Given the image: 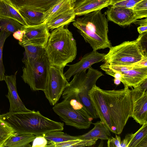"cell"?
Here are the masks:
<instances>
[{"label":"cell","instance_id":"6da1fadb","mask_svg":"<svg viewBox=\"0 0 147 147\" xmlns=\"http://www.w3.org/2000/svg\"><path fill=\"white\" fill-rule=\"evenodd\" d=\"M14 130L16 135H42L55 131H63V123L52 120L42 115L39 111L8 112L0 115Z\"/></svg>","mask_w":147,"mask_h":147},{"label":"cell","instance_id":"7a4b0ae2","mask_svg":"<svg viewBox=\"0 0 147 147\" xmlns=\"http://www.w3.org/2000/svg\"><path fill=\"white\" fill-rule=\"evenodd\" d=\"M108 22L105 14L100 10L75 19L73 24L93 50L97 51L112 46L108 35Z\"/></svg>","mask_w":147,"mask_h":147},{"label":"cell","instance_id":"3957f363","mask_svg":"<svg viewBox=\"0 0 147 147\" xmlns=\"http://www.w3.org/2000/svg\"><path fill=\"white\" fill-rule=\"evenodd\" d=\"M45 54L50 64L65 67L76 58L77 47L72 32L67 28L55 29L50 35L46 47Z\"/></svg>","mask_w":147,"mask_h":147},{"label":"cell","instance_id":"277c9868","mask_svg":"<svg viewBox=\"0 0 147 147\" xmlns=\"http://www.w3.org/2000/svg\"><path fill=\"white\" fill-rule=\"evenodd\" d=\"M102 92L111 119L113 133L121 134L129 118L131 117L132 102L130 90L127 86L119 90Z\"/></svg>","mask_w":147,"mask_h":147},{"label":"cell","instance_id":"5b68a950","mask_svg":"<svg viewBox=\"0 0 147 147\" xmlns=\"http://www.w3.org/2000/svg\"><path fill=\"white\" fill-rule=\"evenodd\" d=\"M53 107L55 113L68 125L79 129H87L93 119L79 101L77 94L67 96Z\"/></svg>","mask_w":147,"mask_h":147},{"label":"cell","instance_id":"8992f818","mask_svg":"<svg viewBox=\"0 0 147 147\" xmlns=\"http://www.w3.org/2000/svg\"><path fill=\"white\" fill-rule=\"evenodd\" d=\"M25 65L21 77L34 91L46 90L50 64L45 54L36 57L23 58Z\"/></svg>","mask_w":147,"mask_h":147},{"label":"cell","instance_id":"52a82bcc","mask_svg":"<svg viewBox=\"0 0 147 147\" xmlns=\"http://www.w3.org/2000/svg\"><path fill=\"white\" fill-rule=\"evenodd\" d=\"M145 57L135 40L124 41L117 45L111 46L105 54L104 61L112 65L132 66Z\"/></svg>","mask_w":147,"mask_h":147},{"label":"cell","instance_id":"ba28073f","mask_svg":"<svg viewBox=\"0 0 147 147\" xmlns=\"http://www.w3.org/2000/svg\"><path fill=\"white\" fill-rule=\"evenodd\" d=\"M64 68L50 65L46 90L44 92L52 106L57 103L69 83L63 72Z\"/></svg>","mask_w":147,"mask_h":147},{"label":"cell","instance_id":"9c48e42d","mask_svg":"<svg viewBox=\"0 0 147 147\" xmlns=\"http://www.w3.org/2000/svg\"><path fill=\"white\" fill-rule=\"evenodd\" d=\"M84 70L74 75L72 80L69 82L62 94V98L73 94H77L83 91H89L96 84L98 79L103 75L97 69L90 67L88 72Z\"/></svg>","mask_w":147,"mask_h":147},{"label":"cell","instance_id":"30bf717a","mask_svg":"<svg viewBox=\"0 0 147 147\" xmlns=\"http://www.w3.org/2000/svg\"><path fill=\"white\" fill-rule=\"evenodd\" d=\"M25 32L22 40L19 44L24 47L28 45L40 47L45 49L50 33L45 24L34 26H24Z\"/></svg>","mask_w":147,"mask_h":147},{"label":"cell","instance_id":"8fae6325","mask_svg":"<svg viewBox=\"0 0 147 147\" xmlns=\"http://www.w3.org/2000/svg\"><path fill=\"white\" fill-rule=\"evenodd\" d=\"M132 102L131 117L140 125L147 122V91L139 86L130 90Z\"/></svg>","mask_w":147,"mask_h":147},{"label":"cell","instance_id":"7c38bea8","mask_svg":"<svg viewBox=\"0 0 147 147\" xmlns=\"http://www.w3.org/2000/svg\"><path fill=\"white\" fill-rule=\"evenodd\" d=\"M88 94L96 111L98 118L113 133L111 119L102 89L96 84L88 92Z\"/></svg>","mask_w":147,"mask_h":147},{"label":"cell","instance_id":"4fadbf2b","mask_svg":"<svg viewBox=\"0 0 147 147\" xmlns=\"http://www.w3.org/2000/svg\"><path fill=\"white\" fill-rule=\"evenodd\" d=\"M105 53H100L97 51L93 50L86 54L78 62L72 65H67L69 67L68 70L64 73L68 81L71 77L75 74L86 70L94 64L104 61Z\"/></svg>","mask_w":147,"mask_h":147},{"label":"cell","instance_id":"5bb4252c","mask_svg":"<svg viewBox=\"0 0 147 147\" xmlns=\"http://www.w3.org/2000/svg\"><path fill=\"white\" fill-rule=\"evenodd\" d=\"M18 71L14 74L5 75L4 80L8 89L6 95L10 103L9 112L13 113L26 112L32 111L27 108L20 98L18 93L16 79Z\"/></svg>","mask_w":147,"mask_h":147},{"label":"cell","instance_id":"9a60e30c","mask_svg":"<svg viewBox=\"0 0 147 147\" xmlns=\"http://www.w3.org/2000/svg\"><path fill=\"white\" fill-rule=\"evenodd\" d=\"M104 13L108 20L121 26L129 25L138 19L134 11L128 8L111 6Z\"/></svg>","mask_w":147,"mask_h":147},{"label":"cell","instance_id":"2e32d148","mask_svg":"<svg viewBox=\"0 0 147 147\" xmlns=\"http://www.w3.org/2000/svg\"><path fill=\"white\" fill-rule=\"evenodd\" d=\"M59 0H9L17 10L26 9L44 13Z\"/></svg>","mask_w":147,"mask_h":147},{"label":"cell","instance_id":"e0dca14e","mask_svg":"<svg viewBox=\"0 0 147 147\" xmlns=\"http://www.w3.org/2000/svg\"><path fill=\"white\" fill-rule=\"evenodd\" d=\"M122 74L120 81L124 86L135 88L147 79V67L133 68Z\"/></svg>","mask_w":147,"mask_h":147},{"label":"cell","instance_id":"ac0fdd59","mask_svg":"<svg viewBox=\"0 0 147 147\" xmlns=\"http://www.w3.org/2000/svg\"><path fill=\"white\" fill-rule=\"evenodd\" d=\"M111 0H84L74 9L76 16L84 15L111 6Z\"/></svg>","mask_w":147,"mask_h":147},{"label":"cell","instance_id":"d6986e66","mask_svg":"<svg viewBox=\"0 0 147 147\" xmlns=\"http://www.w3.org/2000/svg\"><path fill=\"white\" fill-rule=\"evenodd\" d=\"M72 8L71 0H59L44 13L42 23L46 24L57 16Z\"/></svg>","mask_w":147,"mask_h":147},{"label":"cell","instance_id":"ffe728a7","mask_svg":"<svg viewBox=\"0 0 147 147\" xmlns=\"http://www.w3.org/2000/svg\"><path fill=\"white\" fill-rule=\"evenodd\" d=\"M93 124L94 128L87 133L76 136L78 139L97 138L102 140H107L111 136L110 131L101 121H98Z\"/></svg>","mask_w":147,"mask_h":147},{"label":"cell","instance_id":"44dd1931","mask_svg":"<svg viewBox=\"0 0 147 147\" xmlns=\"http://www.w3.org/2000/svg\"><path fill=\"white\" fill-rule=\"evenodd\" d=\"M0 18L12 19L24 26H28L18 10L9 0H0Z\"/></svg>","mask_w":147,"mask_h":147},{"label":"cell","instance_id":"7402d4cb","mask_svg":"<svg viewBox=\"0 0 147 147\" xmlns=\"http://www.w3.org/2000/svg\"><path fill=\"white\" fill-rule=\"evenodd\" d=\"M73 8L60 14L46 24L49 30H53L61 27H64L73 22L76 16Z\"/></svg>","mask_w":147,"mask_h":147},{"label":"cell","instance_id":"603a6c76","mask_svg":"<svg viewBox=\"0 0 147 147\" xmlns=\"http://www.w3.org/2000/svg\"><path fill=\"white\" fill-rule=\"evenodd\" d=\"M36 136L32 134H15L6 140L3 144V147H31L30 143L32 142Z\"/></svg>","mask_w":147,"mask_h":147},{"label":"cell","instance_id":"cb8c5ba5","mask_svg":"<svg viewBox=\"0 0 147 147\" xmlns=\"http://www.w3.org/2000/svg\"><path fill=\"white\" fill-rule=\"evenodd\" d=\"M135 133H131L127 147H147V122Z\"/></svg>","mask_w":147,"mask_h":147},{"label":"cell","instance_id":"d4e9b609","mask_svg":"<svg viewBox=\"0 0 147 147\" xmlns=\"http://www.w3.org/2000/svg\"><path fill=\"white\" fill-rule=\"evenodd\" d=\"M97 138L88 139H77L59 143H55L49 141L46 147H81L91 146L96 143Z\"/></svg>","mask_w":147,"mask_h":147},{"label":"cell","instance_id":"484cf974","mask_svg":"<svg viewBox=\"0 0 147 147\" xmlns=\"http://www.w3.org/2000/svg\"><path fill=\"white\" fill-rule=\"evenodd\" d=\"M18 11L28 26H34L42 24L43 13L26 9H19Z\"/></svg>","mask_w":147,"mask_h":147},{"label":"cell","instance_id":"4316f807","mask_svg":"<svg viewBox=\"0 0 147 147\" xmlns=\"http://www.w3.org/2000/svg\"><path fill=\"white\" fill-rule=\"evenodd\" d=\"M88 91L84 90L77 94L79 101L93 119L98 118L96 111L88 94Z\"/></svg>","mask_w":147,"mask_h":147},{"label":"cell","instance_id":"83f0119b","mask_svg":"<svg viewBox=\"0 0 147 147\" xmlns=\"http://www.w3.org/2000/svg\"><path fill=\"white\" fill-rule=\"evenodd\" d=\"M43 135L47 140L55 143H62L78 139L76 136L70 135L61 131H53Z\"/></svg>","mask_w":147,"mask_h":147},{"label":"cell","instance_id":"f1b7e54d","mask_svg":"<svg viewBox=\"0 0 147 147\" xmlns=\"http://www.w3.org/2000/svg\"><path fill=\"white\" fill-rule=\"evenodd\" d=\"M24 26L17 21L10 18H0V30L11 34L19 30H23Z\"/></svg>","mask_w":147,"mask_h":147},{"label":"cell","instance_id":"f546056e","mask_svg":"<svg viewBox=\"0 0 147 147\" xmlns=\"http://www.w3.org/2000/svg\"><path fill=\"white\" fill-rule=\"evenodd\" d=\"M15 134L13 129L0 116V147H3L6 140Z\"/></svg>","mask_w":147,"mask_h":147},{"label":"cell","instance_id":"4dcf8cb0","mask_svg":"<svg viewBox=\"0 0 147 147\" xmlns=\"http://www.w3.org/2000/svg\"><path fill=\"white\" fill-rule=\"evenodd\" d=\"M11 34L8 32L1 30L0 32V81L4 80L5 70L3 61V51L5 42Z\"/></svg>","mask_w":147,"mask_h":147},{"label":"cell","instance_id":"1f68e13d","mask_svg":"<svg viewBox=\"0 0 147 147\" xmlns=\"http://www.w3.org/2000/svg\"><path fill=\"white\" fill-rule=\"evenodd\" d=\"M100 67L106 74L113 77L115 72L122 73L133 68L130 66L112 65L105 63L101 65Z\"/></svg>","mask_w":147,"mask_h":147},{"label":"cell","instance_id":"d6a6232c","mask_svg":"<svg viewBox=\"0 0 147 147\" xmlns=\"http://www.w3.org/2000/svg\"><path fill=\"white\" fill-rule=\"evenodd\" d=\"M23 47L25 49L24 58H35L45 53L44 48L40 47L28 45Z\"/></svg>","mask_w":147,"mask_h":147},{"label":"cell","instance_id":"836d02e7","mask_svg":"<svg viewBox=\"0 0 147 147\" xmlns=\"http://www.w3.org/2000/svg\"><path fill=\"white\" fill-rule=\"evenodd\" d=\"M138 19L147 17V0H142L136 4L134 7Z\"/></svg>","mask_w":147,"mask_h":147},{"label":"cell","instance_id":"e575fe53","mask_svg":"<svg viewBox=\"0 0 147 147\" xmlns=\"http://www.w3.org/2000/svg\"><path fill=\"white\" fill-rule=\"evenodd\" d=\"M142 0H111V6L133 10L135 5Z\"/></svg>","mask_w":147,"mask_h":147},{"label":"cell","instance_id":"d590c367","mask_svg":"<svg viewBox=\"0 0 147 147\" xmlns=\"http://www.w3.org/2000/svg\"><path fill=\"white\" fill-rule=\"evenodd\" d=\"M136 40L142 54L147 57V32L140 34Z\"/></svg>","mask_w":147,"mask_h":147},{"label":"cell","instance_id":"8d00e7d4","mask_svg":"<svg viewBox=\"0 0 147 147\" xmlns=\"http://www.w3.org/2000/svg\"><path fill=\"white\" fill-rule=\"evenodd\" d=\"M48 140L43 135L37 136L32 141V147H46Z\"/></svg>","mask_w":147,"mask_h":147},{"label":"cell","instance_id":"74e56055","mask_svg":"<svg viewBox=\"0 0 147 147\" xmlns=\"http://www.w3.org/2000/svg\"><path fill=\"white\" fill-rule=\"evenodd\" d=\"M107 146L108 147H121V139L119 136L115 134V137L111 136L107 140Z\"/></svg>","mask_w":147,"mask_h":147},{"label":"cell","instance_id":"f35d334b","mask_svg":"<svg viewBox=\"0 0 147 147\" xmlns=\"http://www.w3.org/2000/svg\"><path fill=\"white\" fill-rule=\"evenodd\" d=\"M25 32L24 30H18L14 32L13 34V37L15 39L18 40V42H21L23 36Z\"/></svg>","mask_w":147,"mask_h":147},{"label":"cell","instance_id":"ab89813d","mask_svg":"<svg viewBox=\"0 0 147 147\" xmlns=\"http://www.w3.org/2000/svg\"><path fill=\"white\" fill-rule=\"evenodd\" d=\"M133 68L147 67V57H144L140 61L132 65Z\"/></svg>","mask_w":147,"mask_h":147},{"label":"cell","instance_id":"60d3db41","mask_svg":"<svg viewBox=\"0 0 147 147\" xmlns=\"http://www.w3.org/2000/svg\"><path fill=\"white\" fill-rule=\"evenodd\" d=\"M131 136V133L127 134L125 138L121 141L120 143L121 147H127L130 142Z\"/></svg>","mask_w":147,"mask_h":147},{"label":"cell","instance_id":"b9f144b4","mask_svg":"<svg viewBox=\"0 0 147 147\" xmlns=\"http://www.w3.org/2000/svg\"><path fill=\"white\" fill-rule=\"evenodd\" d=\"M137 30L140 34L147 32V25H140L137 28Z\"/></svg>","mask_w":147,"mask_h":147},{"label":"cell","instance_id":"7bdbcfd3","mask_svg":"<svg viewBox=\"0 0 147 147\" xmlns=\"http://www.w3.org/2000/svg\"><path fill=\"white\" fill-rule=\"evenodd\" d=\"M84 0H71L73 7L74 9L77 7Z\"/></svg>","mask_w":147,"mask_h":147},{"label":"cell","instance_id":"ee69618b","mask_svg":"<svg viewBox=\"0 0 147 147\" xmlns=\"http://www.w3.org/2000/svg\"><path fill=\"white\" fill-rule=\"evenodd\" d=\"M136 24H138L140 25H147V19L146 18L145 19L141 20H137L134 23Z\"/></svg>","mask_w":147,"mask_h":147},{"label":"cell","instance_id":"f6af8a7d","mask_svg":"<svg viewBox=\"0 0 147 147\" xmlns=\"http://www.w3.org/2000/svg\"><path fill=\"white\" fill-rule=\"evenodd\" d=\"M122 74L120 72H115L114 75L113 77L115 78L121 80L122 76Z\"/></svg>","mask_w":147,"mask_h":147},{"label":"cell","instance_id":"bcb514c9","mask_svg":"<svg viewBox=\"0 0 147 147\" xmlns=\"http://www.w3.org/2000/svg\"><path fill=\"white\" fill-rule=\"evenodd\" d=\"M121 81L120 80L115 78L114 80V83L117 85H119L121 83Z\"/></svg>","mask_w":147,"mask_h":147}]
</instances>
